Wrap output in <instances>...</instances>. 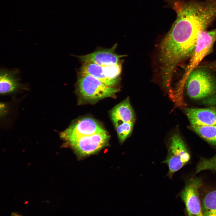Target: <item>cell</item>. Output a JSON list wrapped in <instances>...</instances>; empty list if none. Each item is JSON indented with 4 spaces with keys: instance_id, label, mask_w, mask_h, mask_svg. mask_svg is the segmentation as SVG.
<instances>
[{
    "instance_id": "1",
    "label": "cell",
    "mask_w": 216,
    "mask_h": 216,
    "mask_svg": "<svg viewBox=\"0 0 216 216\" xmlns=\"http://www.w3.org/2000/svg\"><path fill=\"white\" fill-rule=\"evenodd\" d=\"M176 14V18L165 36L175 52L184 56L193 52L199 33L216 17V0L206 2L164 0Z\"/></svg>"
},
{
    "instance_id": "2",
    "label": "cell",
    "mask_w": 216,
    "mask_h": 216,
    "mask_svg": "<svg viewBox=\"0 0 216 216\" xmlns=\"http://www.w3.org/2000/svg\"><path fill=\"white\" fill-rule=\"evenodd\" d=\"M76 91L81 103L94 104L104 98H115L119 88L108 86L89 75H80Z\"/></svg>"
},
{
    "instance_id": "3",
    "label": "cell",
    "mask_w": 216,
    "mask_h": 216,
    "mask_svg": "<svg viewBox=\"0 0 216 216\" xmlns=\"http://www.w3.org/2000/svg\"><path fill=\"white\" fill-rule=\"evenodd\" d=\"M216 41V28L210 31L203 30L199 33L189 63L176 88L177 91H184L185 84L189 74L211 52Z\"/></svg>"
},
{
    "instance_id": "4",
    "label": "cell",
    "mask_w": 216,
    "mask_h": 216,
    "mask_svg": "<svg viewBox=\"0 0 216 216\" xmlns=\"http://www.w3.org/2000/svg\"><path fill=\"white\" fill-rule=\"evenodd\" d=\"M185 86L190 98L202 99L216 92V80L206 70L196 68L189 74Z\"/></svg>"
},
{
    "instance_id": "5",
    "label": "cell",
    "mask_w": 216,
    "mask_h": 216,
    "mask_svg": "<svg viewBox=\"0 0 216 216\" xmlns=\"http://www.w3.org/2000/svg\"><path fill=\"white\" fill-rule=\"evenodd\" d=\"M110 138L106 132L84 136L66 143L80 160L96 154L107 146Z\"/></svg>"
},
{
    "instance_id": "6",
    "label": "cell",
    "mask_w": 216,
    "mask_h": 216,
    "mask_svg": "<svg viewBox=\"0 0 216 216\" xmlns=\"http://www.w3.org/2000/svg\"><path fill=\"white\" fill-rule=\"evenodd\" d=\"M190 155L183 140L178 134L171 138L168 153L162 163L168 167L167 176L170 178L174 174L182 168L190 160Z\"/></svg>"
},
{
    "instance_id": "7",
    "label": "cell",
    "mask_w": 216,
    "mask_h": 216,
    "mask_svg": "<svg viewBox=\"0 0 216 216\" xmlns=\"http://www.w3.org/2000/svg\"><path fill=\"white\" fill-rule=\"evenodd\" d=\"M106 132L103 126L93 118L86 116L75 120L60 134L66 142L80 137Z\"/></svg>"
},
{
    "instance_id": "8",
    "label": "cell",
    "mask_w": 216,
    "mask_h": 216,
    "mask_svg": "<svg viewBox=\"0 0 216 216\" xmlns=\"http://www.w3.org/2000/svg\"><path fill=\"white\" fill-rule=\"evenodd\" d=\"M122 70L121 62L112 66L83 63L80 68V74L92 76L108 86L116 87L119 82Z\"/></svg>"
},
{
    "instance_id": "9",
    "label": "cell",
    "mask_w": 216,
    "mask_h": 216,
    "mask_svg": "<svg viewBox=\"0 0 216 216\" xmlns=\"http://www.w3.org/2000/svg\"><path fill=\"white\" fill-rule=\"evenodd\" d=\"M202 185L200 178L189 180L181 192L180 196L189 216H204L199 198V189Z\"/></svg>"
},
{
    "instance_id": "10",
    "label": "cell",
    "mask_w": 216,
    "mask_h": 216,
    "mask_svg": "<svg viewBox=\"0 0 216 216\" xmlns=\"http://www.w3.org/2000/svg\"><path fill=\"white\" fill-rule=\"evenodd\" d=\"M117 46L116 44L110 48L98 50L91 53L77 57L82 63L90 62L100 65H113L120 62V59L125 56L116 53Z\"/></svg>"
},
{
    "instance_id": "11",
    "label": "cell",
    "mask_w": 216,
    "mask_h": 216,
    "mask_svg": "<svg viewBox=\"0 0 216 216\" xmlns=\"http://www.w3.org/2000/svg\"><path fill=\"white\" fill-rule=\"evenodd\" d=\"M185 111L191 125L216 124V108H188L185 109Z\"/></svg>"
},
{
    "instance_id": "12",
    "label": "cell",
    "mask_w": 216,
    "mask_h": 216,
    "mask_svg": "<svg viewBox=\"0 0 216 216\" xmlns=\"http://www.w3.org/2000/svg\"><path fill=\"white\" fill-rule=\"evenodd\" d=\"M110 117L115 128L125 122L135 121V114L128 98L116 105L110 112Z\"/></svg>"
},
{
    "instance_id": "13",
    "label": "cell",
    "mask_w": 216,
    "mask_h": 216,
    "mask_svg": "<svg viewBox=\"0 0 216 216\" xmlns=\"http://www.w3.org/2000/svg\"><path fill=\"white\" fill-rule=\"evenodd\" d=\"M16 70L1 69L0 72V92L1 94H12L23 88L17 75Z\"/></svg>"
},
{
    "instance_id": "14",
    "label": "cell",
    "mask_w": 216,
    "mask_h": 216,
    "mask_svg": "<svg viewBox=\"0 0 216 216\" xmlns=\"http://www.w3.org/2000/svg\"><path fill=\"white\" fill-rule=\"evenodd\" d=\"M194 131L211 144L216 145V124L206 126L191 125Z\"/></svg>"
},
{
    "instance_id": "15",
    "label": "cell",
    "mask_w": 216,
    "mask_h": 216,
    "mask_svg": "<svg viewBox=\"0 0 216 216\" xmlns=\"http://www.w3.org/2000/svg\"><path fill=\"white\" fill-rule=\"evenodd\" d=\"M204 216H216V190L206 195L203 200Z\"/></svg>"
},
{
    "instance_id": "16",
    "label": "cell",
    "mask_w": 216,
    "mask_h": 216,
    "mask_svg": "<svg viewBox=\"0 0 216 216\" xmlns=\"http://www.w3.org/2000/svg\"><path fill=\"white\" fill-rule=\"evenodd\" d=\"M134 122L123 123L116 128L118 137L120 142L122 143L131 134L133 129Z\"/></svg>"
},
{
    "instance_id": "17",
    "label": "cell",
    "mask_w": 216,
    "mask_h": 216,
    "mask_svg": "<svg viewBox=\"0 0 216 216\" xmlns=\"http://www.w3.org/2000/svg\"><path fill=\"white\" fill-rule=\"evenodd\" d=\"M205 170L216 171V155L211 158L202 159L198 164L196 173Z\"/></svg>"
}]
</instances>
